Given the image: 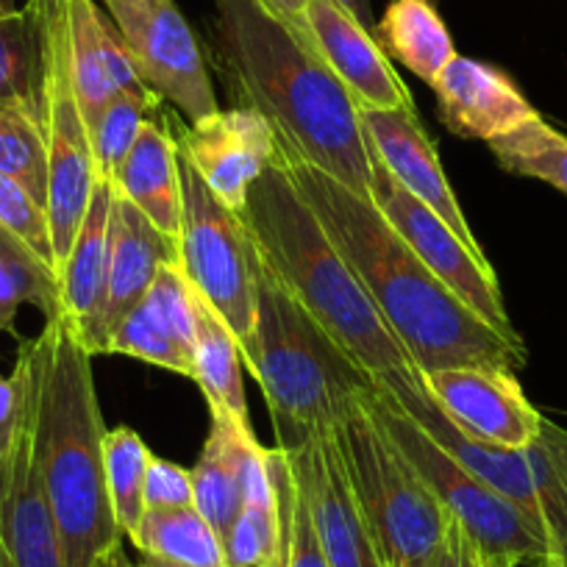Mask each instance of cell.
<instances>
[{
    "mask_svg": "<svg viewBox=\"0 0 567 567\" xmlns=\"http://www.w3.org/2000/svg\"><path fill=\"white\" fill-rule=\"evenodd\" d=\"M276 159L287 167L298 193L357 270L375 309L420 373L449 368L517 373L526 368L528 348L523 337L501 334L454 296L412 254L373 200L281 148H276Z\"/></svg>",
    "mask_w": 567,
    "mask_h": 567,
    "instance_id": "6da1fadb",
    "label": "cell"
},
{
    "mask_svg": "<svg viewBox=\"0 0 567 567\" xmlns=\"http://www.w3.org/2000/svg\"><path fill=\"white\" fill-rule=\"evenodd\" d=\"M228 90L272 125L278 148L370 198V145L359 106L312 40L261 0H212Z\"/></svg>",
    "mask_w": 567,
    "mask_h": 567,
    "instance_id": "7a4b0ae2",
    "label": "cell"
},
{
    "mask_svg": "<svg viewBox=\"0 0 567 567\" xmlns=\"http://www.w3.org/2000/svg\"><path fill=\"white\" fill-rule=\"evenodd\" d=\"M239 217L261 265L373 386L386 392L423 386L417 364L384 323L357 270L281 162L272 159L265 176L250 187Z\"/></svg>",
    "mask_w": 567,
    "mask_h": 567,
    "instance_id": "3957f363",
    "label": "cell"
},
{
    "mask_svg": "<svg viewBox=\"0 0 567 567\" xmlns=\"http://www.w3.org/2000/svg\"><path fill=\"white\" fill-rule=\"evenodd\" d=\"M37 379V451L56 520L64 567H97L123 545L103 460V423L92 353L73 320L56 312L45 320Z\"/></svg>",
    "mask_w": 567,
    "mask_h": 567,
    "instance_id": "277c9868",
    "label": "cell"
},
{
    "mask_svg": "<svg viewBox=\"0 0 567 567\" xmlns=\"http://www.w3.org/2000/svg\"><path fill=\"white\" fill-rule=\"evenodd\" d=\"M261 386L278 445L301 449L340 429L373 381L303 312L256 254V323L239 342Z\"/></svg>",
    "mask_w": 567,
    "mask_h": 567,
    "instance_id": "5b68a950",
    "label": "cell"
},
{
    "mask_svg": "<svg viewBox=\"0 0 567 567\" xmlns=\"http://www.w3.org/2000/svg\"><path fill=\"white\" fill-rule=\"evenodd\" d=\"M334 434L381 565H437L454 517L370 417L362 398Z\"/></svg>",
    "mask_w": 567,
    "mask_h": 567,
    "instance_id": "8992f818",
    "label": "cell"
},
{
    "mask_svg": "<svg viewBox=\"0 0 567 567\" xmlns=\"http://www.w3.org/2000/svg\"><path fill=\"white\" fill-rule=\"evenodd\" d=\"M362 403L381 432L443 501L451 517L471 534L487 565L556 567L554 550L539 528L515 504L440 449L384 390L370 386Z\"/></svg>",
    "mask_w": 567,
    "mask_h": 567,
    "instance_id": "52a82bcc",
    "label": "cell"
},
{
    "mask_svg": "<svg viewBox=\"0 0 567 567\" xmlns=\"http://www.w3.org/2000/svg\"><path fill=\"white\" fill-rule=\"evenodd\" d=\"M31 3L40 12L42 48H45L40 125L48 151L45 209L59 272L62 261L68 259L75 231L90 209L97 167L95 156H92L90 128L81 114L73 73H70L62 0H31Z\"/></svg>",
    "mask_w": 567,
    "mask_h": 567,
    "instance_id": "ba28073f",
    "label": "cell"
},
{
    "mask_svg": "<svg viewBox=\"0 0 567 567\" xmlns=\"http://www.w3.org/2000/svg\"><path fill=\"white\" fill-rule=\"evenodd\" d=\"M178 265L234 337L248 340L256 323V248L239 212L228 209L184 159Z\"/></svg>",
    "mask_w": 567,
    "mask_h": 567,
    "instance_id": "9c48e42d",
    "label": "cell"
},
{
    "mask_svg": "<svg viewBox=\"0 0 567 567\" xmlns=\"http://www.w3.org/2000/svg\"><path fill=\"white\" fill-rule=\"evenodd\" d=\"M386 395L440 449L449 451L462 467L476 473L484 484H489L495 493L504 495L509 504H515L539 528V534L548 539L556 567H567V484L554 467L550 456L545 454L539 440L532 449L512 451L467 437L432 401V395L425 390V381L417 390L386 392Z\"/></svg>",
    "mask_w": 567,
    "mask_h": 567,
    "instance_id": "30bf717a",
    "label": "cell"
},
{
    "mask_svg": "<svg viewBox=\"0 0 567 567\" xmlns=\"http://www.w3.org/2000/svg\"><path fill=\"white\" fill-rule=\"evenodd\" d=\"M370 171H373L370 200L384 215V220L401 234L412 254L493 329L506 337H520L506 312L498 276L489 267L487 254H478L471 245L462 243V237L449 223L440 220L429 206L406 193L373 151H370Z\"/></svg>",
    "mask_w": 567,
    "mask_h": 567,
    "instance_id": "8fae6325",
    "label": "cell"
},
{
    "mask_svg": "<svg viewBox=\"0 0 567 567\" xmlns=\"http://www.w3.org/2000/svg\"><path fill=\"white\" fill-rule=\"evenodd\" d=\"M128 56L159 101L173 103L189 125L217 112L206 56L176 0H103Z\"/></svg>",
    "mask_w": 567,
    "mask_h": 567,
    "instance_id": "7c38bea8",
    "label": "cell"
},
{
    "mask_svg": "<svg viewBox=\"0 0 567 567\" xmlns=\"http://www.w3.org/2000/svg\"><path fill=\"white\" fill-rule=\"evenodd\" d=\"M20 346L29 357V392L18 437L0 465V567H64L37 451L40 340L34 337Z\"/></svg>",
    "mask_w": 567,
    "mask_h": 567,
    "instance_id": "4fadbf2b",
    "label": "cell"
},
{
    "mask_svg": "<svg viewBox=\"0 0 567 567\" xmlns=\"http://www.w3.org/2000/svg\"><path fill=\"white\" fill-rule=\"evenodd\" d=\"M425 390L445 417L467 437L498 449H532L543 432V414L509 370L449 368L425 373Z\"/></svg>",
    "mask_w": 567,
    "mask_h": 567,
    "instance_id": "5bb4252c",
    "label": "cell"
},
{
    "mask_svg": "<svg viewBox=\"0 0 567 567\" xmlns=\"http://www.w3.org/2000/svg\"><path fill=\"white\" fill-rule=\"evenodd\" d=\"M178 154L234 212L276 159V131L256 109H217L176 136Z\"/></svg>",
    "mask_w": 567,
    "mask_h": 567,
    "instance_id": "9a60e30c",
    "label": "cell"
},
{
    "mask_svg": "<svg viewBox=\"0 0 567 567\" xmlns=\"http://www.w3.org/2000/svg\"><path fill=\"white\" fill-rule=\"evenodd\" d=\"M364 140L370 151L381 159V165L401 182L406 193H412L420 204H425L440 220L449 223L462 243L484 254L482 243L473 234L454 187L443 171L432 136L423 128L417 109H359Z\"/></svg>",
    "mask_w": 567,
    "mask_h": 567,
    "instance_id": "2e32d148",
    "label": "cell"
},
{
    "mask_svg": "<svg viewBox=\"0 0 567 567\" xmlns=\"http://www.w3.org/2000/svg\"><path fill=\"white\" fill-rule=\"evenodd\" d=\"M173 259H178V239L162 234L134 204L114 193L106 301L84 340L92 357L109 353L117 326L145 301L159 267Z\"/></svg>",
    "mask_w": 567,
    "mask_h": 567,
    "instance_id": "e0dca14e",
    "label": "cell"
},
{
    "mask_svg": "<svg viewBox=\"0 0 567 567\" xmlns=\"http://www.w3.org/2000/svg\"><path fill=\"white\" fill-rule=\"evenodd\" d=\"M62 14L70 73L86 128H92L117 95L159 103V97L142 84L117 25L101 12L95 0H62Z\"/></svg>",
    "mask_w": 567,
    "mask_h": 567,
    "instance_id": "ac0fdd59",
    "label": "cell"
},
{
    "mask_svg": "<svg viewBox=\"0 0 567 567\" xmlns=\"http://www.w3.org/2000/svg\"><path fill=\"white\" fill-rule=\"evenodd\" d=\"M307 29L315 51L351 92L359 109L414 106L412 92L381 51L373 31L364 29L340 0H309Z\"/></svg>",
    "mask_w": 567,
    "mask_h": 567,
    "instance_id": "d6986e66",
    "label": "cell"
},
{
    "mask_svg": "<svg viewBox=\"0 0 567 567\" xmlns=\"http://www.w3.org/2000/svg\"><path fill=\"white\" fill-rule=\"evenodd\" d=\"M329 567H384L348 482L337 434L290 449Z\"/></svg>",
    "mask_w": 567,
    "mask_h": 567,
    "instance_id": "ffe728a7",
    "label": "cell"
},
{
    "mask_svg": "<svg viewBox=\"0 0 567 567\" xmlns=\"http://www.w3.org/2000/svg\"><path fill=\"white\" fill-rule=\"evenodd\" d=\"M432 90L437 92L440 120L462 140L493 142L539 117L504 70L476 59H451Z\"/></svg>",
    "mask_w": 567,
    "mask_h": 567,
    "instance_id": "44dd1931",
    "label": "cell"
},
{
    "mask_svg": "<svg viewBox=\"0 0 567 567\" xmlns=\"http://www.w3.org/2000/svg\"><path fill=\"white\" fill-rule=\"evenodd\" d=\"M112 209L114 187L106 178H97L92 189L90 209L75 231L68 259L59 267V292H62V309L73 320L81 342L95 326L106 301V272H109V248H112Z\"/></svg>",
    "mask_w": 567,
    "mask_h": 567,
    "instance_id": "7402d4cb",
    "label": "cell"
},
{
    "mask_svg": "<svg viewBox=\"0 0 567 567\" xmlns=\"http://www.w3.org/2000/svg\"><path fill=\"white\" fill-rule=\"evenodd\" d=\"M120 198L134 204L162 234L178 239L182 228V154L176 136L145 120L134 148L112 178Z\"/></svg>",
    "mask_w": 567,
    "mask_h": 567,
    "instance_id": "603a6c76",
    "label": "cell"
},
{
    "mask_svg": "<svg viewBox=\"0 0 567 567\" xmlns=\"http://www.w3.org/2000/svg\"><path fill=\"white\" fill-rule=\"evenodd\" d=\"M259 449L254 429L228 412H212V429L193 473L195 506L212 523L220 539L243 509L245 471Z\"/></svg>",
    "mask_w": 567,
    "mask_h": 567,
    "instance_id": "cb8c5ba5",
    "label": "cell"
},
{
    "mask_svg": "<svg viewBox=\"0 0 567 567\" xmlns=\"http://www.w3.org/2000/svg\"><path fill=\"white\" fill-rule=\"evenodd\" d=\"M381 51L432 86L456 56L449 25L432 0H390L386 12L373 29Z\"/></svg>",
    "mask_w": 567,
    "mask_h": 567,
    "instance_id": "d4e9b609",
    "label": "cell"
},
{
    "mask_svg": "<svg viewBox=\"0 0 567 567\" xmlns=\"http://www.w3.org/2000/svg\"><path fill=\"white\" fill-rule=\"evenodd\" d=\"M243 353L234 331L212 312L200 298L198 334L193 346V381L200 386L209 412H228L239 423L250 425L248 401H245Z\"/></svg>",
    "mask_w": 567,
    "mask_h": 567,
    "instance_id": "484cf974",
    "label": "cell"
},
{
    "mask_svg": "<svg viewBox=\"0 0 567 567\" xmlns=\"http://www.w3.org/2000/svg\"><path fill=\"white\" fill-rule=\"evenodd\" d=\"M45 48L34 3L0 12V103L20 106L40 117Z\"/></svg>",
    "mask_w": 567,
    "mask_h": 567,
    "instance_id": "4316f807",
    "label": "cell"
},
{
    "mask_svg": "<svg viewBox=\"0 0 567 567\" xmlns=\"http://www.w3.org/2000/svg\"><path fill=\"white\" fill-rule=\"evenodd\" d=\"M128 539L142 556H159L193 567H228L220 534L200 515L198 506L145 509Z\"/></svg>",
    "mask_w": 567,
    "mask_h": 567,
    "instance_id": "83f0119b",
    "label": "cell"
},
{
    "mask_svg": "<svg viewBox=\"0 0 567 567\" xmlns=\"http://www.w3.org/2000/svg\"><path fill=\"white\" fill-rule=\"evenodd\" d=\"M23 303L40 307L45 320L53 318L62 309L59 272L23 239L0 228V331L12 329Z\"/></svg>",
    "mask_w": 567,
    "mask_h": 567,
    "instance_id": "f1b7e54d",
    "label": "cell"
},
{
    "mask_svg": "<svg viewBox=\"0 0 567 567\" xmlns=\"http://www.w3.org/2000/svg\"><path fill=\"white\" fill-rule=\"evenodd\" d=\"M151 456L154 454L145 440L131 425H114L106 432L103 440L106 487L123 537H131L145 515V476H148Z\"/></svg>",
    "mask_w": 567,
    "mask_h": 567,
    "instance_id": "f546056e",
    "label": "cell"
},
{
    "mask_svg": "<svg viewBox=\"0 0 567 567\" xmlns=\"http://www.w3.org/2000/svg\"><path fill=\"white\" fill-rule=\"evenodd\" d=\"M495 162L512 176L537 178L567 195V136L543 117L487 142Z\"/></svg>",
    "mask_w": 567,
    "mask_h": 567,
    "instance_id": "4dcf8cb0",
    "label": "cell"
},
{
    "mask_svg": "<svg viewBox=\"0 0 567 567\" xmlns=\"http://www.w3.org/2000/svg\"><path fill=\"white\" fill-rule=\"evenodd\" d=\"M0 173L23 184L40 204L48 200V151L40 117L0 103Z\"/></svg>",
    "mask_w": 567,
    "mask_h": 567,
    "instance_id": "1f68e13d",
    "label": "cell"
},
{
    "mask_svg": "<svg viewBox=\"0 0 567 567\" xmlns=\"http://www.w3.org/2000/svg\"><path fill=\"white\" fill-rule=\"evenodd\" d=\"M109 353L140 359V362L193 379V348L145 301L117 326L112 342H109Z\"/></svg>",
    "mask_w": 567,
    "mask_h": 567,
    "instance_id": "d6a6232c",
    "label": "cell"
},
{
    "mask_svg": "<svg viewBox=\"0 0 567 567\" xmlns=\"http://www.w3.org/2000/svg\"><path fill=\"white\" fill-rule=\"evenodd\" d=\"M156 106H159V103L140 101V97L131 95H117L109 103L106 112L92 123L90 142L92 156H95L97 178L112 182L117 167L123 165V159L128 156V151L134 148L142 123L148 120V114L154 112Z\"/></svg>",
    "mask_w": 567,
    "mask_h": 567,
    "instance_id": "836d02e7",
    "label": "cell"
},
{
    "mask_svg": "<svg viewBox=\"0 0 567 567\" xmlns=\"http://www.w3.org/2000/svg\"><path fill=\"white\" fill-rule=\"evenodd\" d=\"M0 228L23 239L34 254H40L56 270L45 204H40L23 184L14 182L7 173H0Z\"/></svg>",
    "mask_w": 567,
    "mask_h": 567,
    "instance_id": "e575fe53",
    "label": "cell"
},
{
    "mask_svg": "<svg viewBox=\"0 0 567 567\" xmlns=\"http://www.w3.org/2000/svg\"><path fill=\"white\" fill-rule=\"evenodd\" d=\"M292 471H296V465H292ZM281 567H329L318 526H315L312 506H309L307 489H303L301 478H298V471L290 495V523H287V537H284Z\"/></svg>",
    "mask_w": 567,
    "mask_h": 567,
    "instance_id": "d590c367",
    "label": "cell"
},
{
    "mask_svg": "<svg viewBox=\"0 0 567 567\" xmlns=\"http://www.w3.org/2000/svg\"><path fill=\"white\" fill-rule=\"evenodd\" d=\"M178 506H195L193 473L154 454L145 476V509H178Z\"/></svg>",
    "mask_w": 567,
    "mask_h": 567,
    "instance_id": "8d00e7d4",
    "label": "cell"
},
{
    "mask_svg": "<svg viewBox=\"0 0 567 567\" xmlns=\"http://www.w3.org/2000/svg\"><path fill=\"white\" fill-rule=\"evenodd\" d=\"M25 392H29V357L20 346L12 375H0V465H3V460L12 451L14 437H18L25 409Z\"/></svg>",
    "mask_w": 567,
    "mask_h": 567,
    "instance_id": "74e56055",
    "label": "cell"
},
{
    "mask_svg": "<svg viewBox=\"0 0 567 567\" xmlns=\"http://www.w3.org/2000/svg\"><path fill=\"white\" fill-rule=\"evenodd\" d=\"M434 567H489V565L482 556V550L476 548V543L471 539V534L454 520L451 523L449 539H445L443 545V554H440L437 565Z\"/></svg>",
    "mask_w": 567,
    "mask_h": 567,
    "instance_id": "f35d334b",
    "label": "cell"
},
{
    "mask_svg": "<svg viewBox=\"0 0 567 567\" xmlns=\"http://www.w3.org/2000/svg\"><path fill=\"white\" fill-rule=\"evenodd\" d=\"M539 445H543L545 454L550 456V462H554V467L567 484V429H561L554 420L545 417L543 432H539Z\"/></svg>",
    "mask_w": 567,
    "mask_h": 567,
    "instance_id": "ab89813d",
    "label": "cell"
},
{
    "mask_svg": "<svg viewBox=\"0 0 567 567\" xmlns=\"http://www.w3.org/2000/svg\"><path fill=\"white\" fill-rule=\"evenodd\" d=\"M261 3H265L278 20H284L287 25H292V29L309 37V29H307L309 0H261Z\"/></svg>",
    "mask_w": 567,
    "mask_h": 567,
    "instance_id": "60d3db41",
    "label": "cell"
},
{
    "mask_svg": "<svg viewBox=\"0 0 567 567\" xmlns=\"http://www.w3.org/2000/svg\"><path fill=\"white\" fill-rule=\"evenodd\" d=\"M342 7L364 25V29L373 31L375 29V20H373V7H370V0H340Z\"/></svg>",
    "mask_w": 567,
    "mask_h": 567,
    "instance_id": "b9f144b4",
    "label": "cell"
},
{
    "mask_svg": "<svg viewBox=\"0 0 567 567\" xmlns=\"http://www.w3.org/2000/svg\"><path fill=\"white\" fill-rule=\"evenodd\" d=\"M134 567H193V565H182V561H167V559H159V556H142V561H136Z\"/></svg>",
    "mask_w": 567,
    "mask_h": 567,
    "instance_id": "7bdbcfd3",
    "label": "cell"
},
{
    "mask_svg": "<svg viewBox=\"0 0 567 567\" xmlns=\"http://www.w3.org/2000/svg\"><path fill=\"white\" fill-rule=\"evenodd\" d=\"M103 567H134V565H131L128 556H125V550H123V545H120L117 550H112V554L103 559Z\"/></svg>",
    "mask_w": 567,
    "mask_h": 567,
    "instance_id": "ee69618b",
    "label": "cell"
},
{
    "mask_svg": "<svg viewBox=\"0 0 567 567\" xmlns=\"http://www.w3.org/2000/svg\"><path fill=\"white\" fill-rule=\"evenodd\" d=\"M9 9H14V0H0V12H9Z\"/></svg>",
    "mask_w": 567,
    "mask_h": 567,
    "instance_id": "f6af8a7d",
    "label": "cell"
},
{
    "mask_svg": "<svg viewBox=\"0 0 567 567\" xmlns=\"http://www.w3.org/2000/svg\"><path fill=\"white\" fill-rule=\"evenodd\" d=\"M489 567H517V565H489Z\"/></svg>",
    "mask_w": 567,
    "mask_h": 567,
    "instance_id": "bcb514c9",
    "label": "cell"
},
{
    "mask_svg": "<svg viewBox=\"0 0 567 567\" xmlns=\"http://www.w3.org/2000/svg\"><path fill=\"white\" fill-rule=\"evenodd\" d=\"M97 567H103V561H101V565H97Z\"/></svg>",
    "mask_w": 567,
    "mask_h": 567,
    "instance_id": "7dc6e473",
    "label": "cell"
},
{
    "mask_svg": "<svg viewBox=\"0 0 567 567\" xmlns=\"http://www.w3.org/2000/svg\"><path fill=\"white\" fill-rule=\"evenodd\" d=\"M432 3H434V0H432Z\"/></svg>",
    "mask_w": 567,
    "mask_h": 567,
    "instance_id": "c3c4849f",
    "label": "cell"
}]
</instances>
